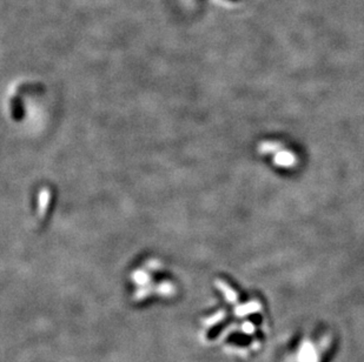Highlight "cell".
Wrapping results in <instances>:
<instances>
[{"label":"cell","instance_id":"obj_1","mask_svg":"<svg viewBox=\"0 0 364 362\" xmlns=\"http://www.w3.org/2000/svg\"><path fill=\"white\" fill-rule=\"evenodd\" d=\"M222 318H223V313H220V314H216L215 317H212L211 319H208V320H205L204 324H205V325H209V326L215 325V324H217V322H218V321H219L220 319H222Z\"/></svg>","mask_w":364,"mask_h":362}]
</instances>
